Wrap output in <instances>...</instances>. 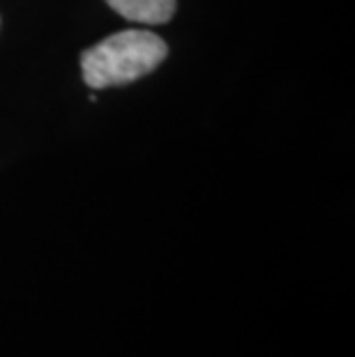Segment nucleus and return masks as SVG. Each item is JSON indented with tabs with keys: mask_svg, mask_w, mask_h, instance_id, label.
<instances>
[{
	"mask_svg": "<svg viewBox=\"0 0 355 357\" xmlns=\"http://www.w3.org/2000/svg\"><path fill=\"white\" fill-rule=\"evenodd\" d=\"M169 47L150 30H120L81 53V72L88 88L127 86L160 67Z\"/></svg>",
	"mask_w": 355,
	"mask_h": 357,
	"instance_id": "obj_1",
	"label": "nucleus"
},
{
	"mask_svg": "<svg viewBox=\"0 0 355 357\" xmlns=\"http://www.w3.org/2000/svg\"><path fill=\"white\" fill-rule=\"evenodd\" d=\"M107 5L120 17L137 21V24L162 26L169 24L176 14L178 0H107Z\"/></svg>",
	"mask_w": 355,
	"mask_h": 357,
	"instance_id": "obj_2",
	"label": "nucleus"
}]
</instances>
